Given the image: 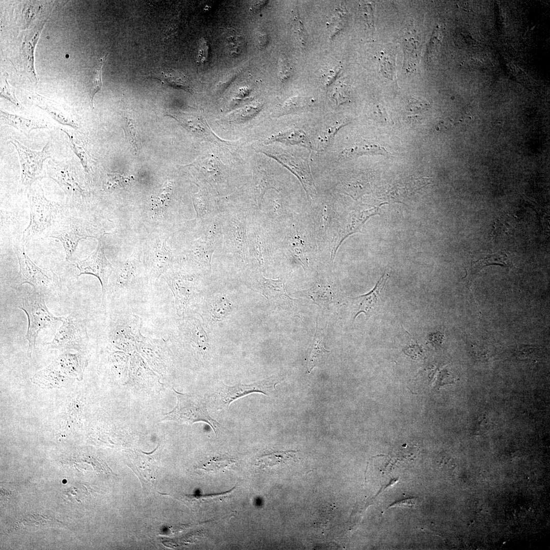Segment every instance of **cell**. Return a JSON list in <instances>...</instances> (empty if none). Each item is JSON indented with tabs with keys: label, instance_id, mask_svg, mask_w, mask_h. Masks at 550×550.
<instances>
[{
	"label": "cell",
	"instance_id": "cell-1",
	"mask_svg": "<svg viewBox=\"0 0 550 550\" xmlns=\"http://www.w3.org/2000/svg\"><path fill=\"white\" fill-rule=\"evenodd\" d=\"M252 213L250 208L219 205L224 251L244 263L248 261V218Z\"/></svg>",
	"mask_w": 550,
	"mask_h": 550
},
{
	"label": "cell",
	"instance_id": "cell-2",
	"mask_svg": "<svg viewBox=\"0 0 550 550\" xmlns=\"http://www.w3.org/2000/svg\"><path fill=\"white\" fill-rule=\"evenodd\" d=\"M47 174L64 192L69 210L81 212L86 206L89 191L87 187L86 176L81 174L76 162L71 160L50 159L47 166Z\"/></svg>",
	"mask_w": 550,
	"mask_h": 550
},
{
	"label": "cell",
	"instance_id": "cell-3",
	"mask_svg": "<svg viewBox=\"0 0 550 550\" xmlns=\"http://www.w3.org/2000/svg\"><path fill=\"white\" fill-rule=\"evenodd\" d=\"M141 267L136 260L127 261L114 268L109 277L104 296L115 308H125L127 305L142 299V285L140 281Z\"/></svg>",
	"mask_w": 550,
	"mask_h": 550
},
{
	"label": "cell",
	"instance_id": "cell-4",
	"mask_svg": "<svg viewBox=\"0 0 550 550\" xmlns=\"http://www.w3.org/2000/svg\"><path fill=\"white\" fill-rule=\"evenodd\" d=\"M27 196L31 209L30 221L22 233L24 244L45 233L48 234L65 210L59 203L45 198L38 181L29 189Z\"/></svg>",
	"mask_w": 550,
	"mask_h": 550
},
{
	"label": "cell",
	"instance_id": "cell-5",
	"mask_svg": "<svg viewBox=\"0 0 550 550\" xmlns=\"http://www.w3.org/2000/svg\"><path fill=\"white\" fill-rule=\"evenodd\" d=\"M101 234L97 228L80 215V213L65 210L47 236L59 240L65 251L66 259L72 256L79 241L89 237L97 238Z\"/></svg>",
	"mask_w": 550,
	"mask_h": 550
},
{
	"label": "cell",
	"instance_id": "cell-6",
	"mask_svg": "<svg viewBox=\"0 0 550 550\" xmlns=\"http://www.w3.org/2000/svg\"><path fill=\"white\" fill-rule=\"evenodd\" d=\"M142 320L126 309L115 308L109 317L107 326L108 346L126 351L137 348L142 336Z\"/></svg>",
	"mask_w": 550,
	"mask_h": 550
},
{
	"label": "cell",
	"instance_id": "cell-7",
	"mask_svg": "<svg viewBox=\"0 0 550 550\" xmlns=\"http://www.w3.org/2000/svg\"><path fill=\"white\" fill-rule=\"evenodd\" d=\"M45 296L33 291L21 298L18 308L25 313L28 320L26 339L28 341V356L31 358L41 330L51 328L62 322L64 317H57L48 309Z\"/></svg>",
	"mask_w": 550,
	"mask_h": 550
},
{
	"label": "cell",
	"instance_id": "cell-8",
	"mask_svg": "<svg viewBox=\"0 0 550 550\" xmlns=\"http://www.w3.org/2000/svg\"><path fill=\"white\" fill-rule=\"evenodd\" d=\"M22 240L16 238L13 248L19 264L20 284L30 285L34 291L42 295H51L60 289L59 277L51 269L36 265L25 251Z\"/></svg>",
	"mask_w": 550,
	"mask_h": 550
},
{
	"label": "cell",
	"instance_id": "cell-9",
	"mask_svg": "<svg viewBox=\"0 0 550 550\" xmlns=\"http://www.w3.org/2000/svg\"><path fill=\"white\" fill-rule=\"evenodd\" d=\"M177 403L174 409L164 415L162 421H172L180 424L191 425L204 422L212 427L215 435L222 425L209 415L205 397L196 394H182L174 389Z\"/></svg>",
	"mask_w": 550,
	"mask_h": 550
},
{
	"label": "cell",
	"instance_id": "cell-10",
	"mask_svg": "<svg viewBox=\"0 0 550 550\" xmlns=\"http://www.w3.org/2000/svg\"><path fill=\"white\" fill-rule=\"evenodd\" d=\"M12 144L19 155L21 168L19 182V191H28L36 181L46 177L43 170L44 161L51 156L49 144L47 143L41 151H35L25 147L15 139L9 141Z\"/></svg>",
	"mask_w": 550,
	"mask_h": 550
},
{
	"label": "cell",
	"instance_id": "cell-11",
	"mask_svg": "<svg viewBox=\"0 0 550 550\" xmlns=\"http://www.w3.org/2000/svg\"><path fill=\"white\" fill-rule=\"evenodd\" d=\"M89 342L87 321L78 315L64 317L52 339L46 343L50 349L84 350Z\"/></svg>",
	"mask_w": 550,
	"mask_h": 550
},
{
	"label": "cell",
	"instance_id": "cell-12",
	"mask_svg": "<svg viewBox=\"0 0 550 550\" xmlns=\"http://www.w3.org/2000/svg\"><path fill=\"white\" fill-rule=\"evenodd\" d=\"M278 382L276 379L271 377L250 384L239 383L234 386L222 383L215 394L217 407L218 410L228 408L234 401L253 393L269 396L276 389Z\"/></svg>",
	"mask_w": 550,
	"mask_h": 550
},
{
	"label": "cell",
	"instance_id": "cell-13",
	"mask_svg": "<svg viewBox=\"0 0 550 550\" xmlns=\"http://www.w3.org/2000/svg\"><path fill=\"white\" fill-rule=\"evenodd\" d=\"M164 278L174 296L178 316L183 317L186 308L198 294L196 277L177 271H167Z\"/></svg>",
	"mask_w": 550,
	"mask_h": 550
},
{
	"label": "cell",
	"instance_id": "cell-14",
	"mask_svg": "<svg viewBox=\"0 0 550 550\" xmlns=\"http://www.w3.org/2000/svg\"><path fill=\"white\" fill-rule=\"evenodd\" d=\"M98 240L96 249L87 258L78 261L76 264V267L78 276L91 274L98 278L101 285L103 298L114 268L105 256L102 241L99 239Z\"/></svg>",
	"mask_w": 550,
	"mask_h": 550
},
{
	"label": "cell",
	"instance_id": "cell-15",
	"mask_svg": "<svg viewBox=\"0 0 550 550\" xmlns=\"http://www.w3.org/2000/svg\"><path fill=\"white\" fill-rule=\"evenodd\" d=\"M126 453V464L140 479L146 492L154 490L157 477V465L152 455L138 450H129Z\"/></svg>",
	"mask_w": 550,
	"mask_h": 550
},
{
	"label": "cell",
	"instance_id": "cell-16",
	"mask_svg": "<svg viewBox=\"0 0 550 550\" xmlns=\"http://www.w3.org/2000/svg\"><path fill=\"white\" fill-rule=\"evenodd\" d=\"M389 274L383 273L368 293L350 298L353 321L361 313L367 318L379 311L384 302V291Z\"/></svg>",
	"mask_w": 550,
	"mask_h": 550
},
{
	"label": "cell",
	"instance_id": "cell-17",
	"mask_svg": "<svg viewBox=\"0 0 550 550\" xmlns=\"http://www.w3.org/2000/svg\"><path fill=\"white\" fill-rule=\"evenodd\" d=\"M291 172L299 180L308 198L313 200L317 191L309 164L302 158L288 154L270 155Z\"/></svg>",
	"mask_w": 550,
	"mask_h": 550
},
{
	"label": "cell",
	"instance_id": "cell-18",
	"mask_svg": "<svg viewBox=\"0 0 550 550\" xmlns=\"http://www.w3.org/2000/svg\"><path fill=\"white\" fill-rule=\"evenodd\" d=\"M377 214L378 207H377L351 210L343 223L342 227L339 228L337 236L334 238L335 240L332 251V260L334 259L343 241L348 236L360 231L369 218Z\"/></svg>",
	"mask_w": 550,
	"mask_h": 550
},
{
	"label": "cell",
	"instance_id": "cell-19",
	"mask_svg": "<svg viewBox=\"0 0 550 550\" xmlns=\"http://www.w3.org/2000/svg\"><path fill=\"white\" fill-rule=\"evenodd\" d=\"M153 248L146 256L145 265L148 275L158 279L171 266L173 256L164 240L156 243Z\"/></svg>",
	"mask_w": 550,
	"mask_h": 550
},
{
	"label": "cell",
	"instance_id": "cell-20",
	"mask_svg": "<svg viewBox=\"0 0 550 550\" xmlns=\"http://www.w3.org/2000/svg\"><path fill=\"white\" fill-rule=\"evenodd\" d=\"M29 97L37 106L46 111L59 123L75 129L78 128V124L71 114L55 101L36 93H31Z\"/></svg>",
	"mask_w": 550,
	"mask_h": 550
},
{
	"label": "cell",
	"instance_id": "cell-21",
	"mask_svg": "<svg viewBox=\"0 0 550 550\" xmlns=\"http://www.w3.org/2000/svg\"><path fill=\"white\" fill-rule=\"evenodd\" d=\"M183 126L193 133L210 141H222L214 134L206 121L201 117L186 114L174 115Z\"/></svg>",
	"mask_w": 550,
	"mask_h": 550
},
{
	"label": "cell",
	"instance_id": "cell-22",
	"mask_svg": "<svg viewBox=\"0 0 550 550\" xmlns=\"http://www.w3.org/2000/svg\"><path fill=\"white\" fill-rule=\"evenodd\" d=\"M60 129L68 136L69 146L78 158L87 179L90 180L92 172L91 159L81 136L73 130L62 128Z\"/></svg>",
	"mask_w": 550,
	"mask_h": 550
},
{
	"label": "cell",
	"instance_id": "cell-23",
	"mask_svg": "<svg viewBox=\"0 0 550 550\" xmlns=\"http://www.w3.org/2000/svg\"><path fill=\"white\" fill-rule=\"evenodd\" d=\"M43 22L33 29L25 36L22 45V54L26 71L33 80H37L34 66V51L40 34L44 25Z\"/></svg>",
	"mask_w": 550,
	"mask_h": 550
},
{
	"label": "cell",
	"instance_id": "cell-24",
	"mask_svg": "<svg viewBox=\"0 0 550 550\" xmlns=\"http://www.w3.org/2000/svg\"><path fill=\"white\" fill-rule=\"evenodd\" d=\"M1 122L3 125L12 126L27 135L32 130L46 128V124L23 117L12 114L1 109Z\"/></svg>",
	"mask_w": 550,
	"mask_h": 550
},
{
	"label": "cell",
	"instance_id": "cell-25",
	"mask_svg": "<svg viewBox=\"0 0 550 550\" xmlns=\"http://www.w3.org/2000/svg\"><path fill=\"white\" fill-rule=\"evenodd\" d=\"M389 153L383 147L378 144L363 141L343 150L340 154V157L351 159L362 155H388Z\"/></svg>",
	"mask_w": 550,
	"mask_h": 550
},
{
	"label": "cell",
	"instance_id": "cell-26",
	"mask_svg": "<svg viewBox=\"0 0 550 550\" xmlns=\"http://www.w3.org/2000/svg\"><path fill=\"white\" fill-rule=\"evenodd\" d=\"M56 362L63 371L78 376L86 367L87 359L80 353H66L60 356Z\"/></svg>",
	"mask_w": 550,
	"mask_h": 550
},
{
	"label": "cell",
	"instance_id": "cell-27",
	"mask_svg": "<svg viewBox=\"0 0 550 550\" xmlns=\"http://www.w3.org/2000/svg\"><path fill=\"white\" fill-rule=\"evenodd\" d=\"M258 285L262 294L268 299L282 296L290 298L286 292L285 281L283 280L267 279L262 276L258 279Z\"/></svg>",
	"mask_w": 550,
	"mask_h": 550
},
{
	"label": "cell",
	"instance_id": "cell-28",
	"mask_svg": "<svg viewBox=\"0 0 550 550\" xmlns=\"http://www.w3.org/2000/svg\"><path fill=\"white\" fill-rule=\"evenodd\" d=\"M270 142H278L292 145H301L308 149L311 147L306 133L300 129H292L272 135Z\"/></svg>",
	"mask_w": 550,
	"mask_h": 550
},
{
	"label": "cell",
	"instance_id": "cell-29",
	"mask_svg": "<svg viewBox=\"0 0 550 550\" xmlns=\"http://www.w3.org/2000/svg\"><path fill=\"white\" fill-rule=\"evenodd\" d=\"M346 124L347 123L344 121H338L323 129L315 140V150L319 152L325 150L333 141L338 131Z\"/></svg>",
	"mask_w": 550,
	"mask_h": 550
},
{
	"label": "cell",
	"instance_id": "cell-30",
	"mask_svg": "<svg viewBox=\"0 0 550 550\" xmlns=\"http://www.w3.org/2000/svg\"><path fill=\"white\" fill-rule=\"evenodd\" d=\"M329 351L324 347L323 338L317 330L312 342V349L308 362V370L310 371L319 365L325 359Z\"/></svg>",
	"mask_w": 550,
	"mask_h": 550
},
{
	"label": "cell",
	"instance_id": "cell-31",
	"mask_svg": "<svg viewBox=\"0 0 550 550\" xmlns=\"http://www.w3.org/2000/svg\"><path fill=\"white\" fill-rule=\"evenodd\" d=\"M235 461L229 457L222 456L210 458L198 467L207 473H219L230 470Z\"/></svg>",
	"mask_w": 550,
	"mask_h": 550
},
{
	"label": "cell",
	"instance_id": "cell-32",
	"mask_svg": "<svg viewBox=\"0 0 550 550\" xmlns=\"http://www.w3.org/2000/svg\"><path fill=\"white\" fill-rule=\"evenodd\" d=\"M174 187L172 181H168L161 189L156 195L152 196V205L153 210L161 213L169 205Z\"/></svg>",
	"mask_w": 550,
	"mask_h": 550
},
{
	"label": "cell",
	"instance_id": "cell-33",
	"mask_svg": "<svg viewBox=\"0 0 550 550\" xmlns=\"http://www.w3.org/2000/svg\"><path fill=\"white\" fill-rule=\"evenodd\" d=\"M404 67L407 71L413 72L416 70L419 55V44L414 38H409L404 44Z\"/></svg>",
	"mask_w": 550,
	"mask_h": 550
},
{
	"label": "cell",
	"instance_id": "cell-34",
	"mask_svg": "<svg viewBox=\"0 0 550 550\" xmlns=\"http://www.w3.org/2000/svg\"><path fill=\"white\" fill-rule=\"evenodd\" d=\"M315 102L313 98L307 97H293L287 100L281 107L280 116L289 114L310 107Z\"/></svg>",
	"mask_w": 550,
	"mask_h": 550
},
{
	"label": "cell",
	"instance_id": "cell-35",
	"mask_svg": "<svg viewBox=\"0 0 550 550\" xmlns=\"http://www.w3.org/2000/svg\"><path fill=\"white\" fill-rule=\"evenodd\" d=\"M508 256L505 253H497L487 256L474 262L472 264L471 272L475 275L483 267L490 264H497L507 266L510 264Z\"/></svg>",
	"mask_w": 550,
	"mask_h": 550
},
{
	"label": "cell",
	"instance_id": "cell-36",
	"mask_svg": "<svg viewBox=\"0 0 550 550\" xmlns=\"http://www.w3.org/2000/svg\"><path fill=\"white\" fill-rule=\"evenodd\" d=\"M232 304L230 301L225 296L215 299L209 307V311L212 316L215 319L221 320L226 316L231 311Z\"/></svg>",
	"mask_w": 550,
	"mask_h": 550
},
{
	"label": "cell",
	"instance_id": "cell-37",
	"mask_svg": "<svg viewBox=\"0 0 550 550\" xmlns=\"http://www.w3.org/2000/svg\"><path fill=\"white\" fill-rule=\"evenodd\" d=\"M106 56L107 54L100 59L97 67L95 70L91 81L89 95L91 107L93 109L94 108L93 99L94 96L101 90L102 86L101 80V70Z\"/></svg>",
	"mask_w": 550,
	"mask_h": 550
},
{
	"label": "cell",
	"instance_id": "cell-38",
	"mask_svg": "<svg viewBox=\"0 0 550 550\" xmlns=\"http://www.w3.org/2000/svg\"><path fill=\"white\" fill-rule=\"evenodd\" d=\"M129 182V177L123 174L116 172H108L103 183V188L105 191H112L124 186Z\"/></svg>",
	"mask_w": 550,
	"mask_h": 550
},
{
	"label": "cell",
	"instance_id": "cell-39",
	"mask_svg": "<svg viewBox=\"0 0 550 550\" xmlns=\"http://www.w3.org/2000/svg\"><path fill=\"white\" fill-rule=\"evenodd\" d=\"M160 80L173 87H182L184 89L189 88V83L186 77L182 74L178 73H165L161 72L160 75L153 77Z\"/></svg>",
	"mask_w": 550,
	"mask_h": 550
},
{
	"label": "cell",
	"instance_id": "cell-40",
	"mask_svg": "<svg viewBox=\"0 0 550 550\" xmlns=\"http://www.w3.org/2000/svg\"><path fill=\"white\" fill-rule=\"evenodd\" d=\"M235 488V486L232 488L230 490H228L225 492L220 493L206 494V495H189L185 496V500L189 503H203L205 502L206 503L207 502L209 503H214L217 501H221L224 499L227 498L229 496Z\"/></svg>",
	"mask_w": 550,
	"mask_h": 550
},
{
	"label": "cell",
	"instance_id": "cell-41",
	"mask_svg": "<svg viewBox=\"0 0 550 550\" xmlns=\"http://www.w3.org/2000/svg\"><path fill=\"white\" fill-rule=\"evenodd\" d=\"M260 104L244 107L233 114L232 120L239 122L248 120L256 116L260 111Z\"/></svg>",
	"mask_w": 550,
	"mask_h": 550
},
{
	"label": "cell",
	"instance_id": "cell-42",
	"mask_svg": "<svg viewBox=\"0 0 550 550\" xmlns=\"http://www.w3.org/2000/svg\"><path fill=\"white\" fill-rule=\"evenodd\" d=\"M331 97L336 102V104L339 106L349 99V93L347 87L342 84H338L333 87L329 91Z\"/></svg>",
	"mask_w": 550,
	"mask_h": 550
},
{
	"label": "cell",
	"instance_id": "cell-43",
	"mask_svg": "<svg viewBox=\"0 0 550 550\" xmlns=\"http://www.w3.org/2000/svg\"><path fill=\"white\" fill-rule=\"evenodd\" d=\"M127 138L132 152L137 154L139 153L140 142L139 141L136 129L130 120L127 121L126 125Z\"/></svg>",
	"mask_w": 550,
	"mask_h": 550
},
{
	"label": "cell",
	"instance_id": "cell-44",
	"mask_svg": "<svg viewBox=\"0 0 550 550\" xmlns=\"http://www.w3.org/2000/svg\"><path fill=\"white\" fill-rule=\"evenodd\" d=\"M346 11L343 8H339L336 10L335 15L333 17L331 24L332 25V35L335 36L340 30L342 29L345 21Z\"/></svg>",
	"mask_w": 550,
	"mask_h": 550
},
{
	"label": "cell",
	"instance_id": "cell-45",
	"mask_svg": "<svg viewBox=\"0 0 550 550\" xmlns=\"http://www.w3.org/2000/svg\"><path fill=\"white\" fill-rule=\"evenodd\" d=\"M292 74V69L288 61L285 59H281L279 62V70L278 77L282 82L288 80Z\"/></svg>",
	"mask_w": 550,
	"mask_h": 550
},
{
	"label": "cell",
	"instance_id": "cell-46",
	"mask_svg": "<svg viewBox=\"0 0 550 550\" xmlns=\"http://www.w3.org/2000/svg\"><path fill=\"white\" fill-rule=\"evenodd\" d=\"M1 95L9 100L15 105L19 106V102L15 97L14 89L8 83L7 80L5 81V83L1 87Z\"/></svg>",
	"mask_w": 550,
	"mask_h": 550
},
{
	"label": "cell",
	"instance_id": "cell-47",
	"mask_svg": "<svg viewBox=\"0 0 550 550\" xmlns=\"http://www.w3.org/2000/svg\"><path fill=\"white\" fill-rule=\"evenodd\" d=\"M429 105L425 101L412 99L409 102L407 108L409 111L416 113L425 111L428 109Z\"/></svg>",
	"mask_w": 550,
	"mask_h": 550
},
{
	"label": "cell",
	"instance_id": "cell-48",
	"mask_svg": "<svg viewBox=\"0 0 550 550\" xmlns=\"http://www.w3.org/2000/svg\"><path fill=\"white\" fill-rule=\"evenodd\" d=\"M295 23V33L296 34L298 40L300 42L302 45H304L306 41V32L305 31L302 23H301L298 15L296 16Z\"/></svg>",
	"mask_w": 550,
	"mask_h": 550
},
{
	"label": "cell",
	"instance_id": "cell-49",
	"mask_svg": "<svg viewBox=\"0 0 550 550\" xmlns=\"http://www.w3.org/2000/svg\"><path fill=\"white\" fill-rule=\"evenodd\" d=\"M363 13L364 17L368 23L369 29H372L373 27V10L371 6L366 4L363 7Z\"/></svg>",
	"mask_w": 550,
	"mask_h": 550
},
{
	"label": "cell",
	"instance_id": "cell-50",
	"mask_svg": "<svg viewBox=\"0 0 550 550\" xmlns=\"http://www.w3.org/2000/svg\"><path fill=\"white\" fill-rule=\"evenodd\" d=\"M208 45L206 41L203 40L199 50V60L203 63L207 61L208 56Z\"/></svg>",
	"mask_w": 550,
	"mask_h": 550
},
{
	"label": "cell",
	"instance_id": "cell-51",
	"mask_svg": "<svg viewBox=\"0 0 550 550\" xmlns=\"http://www.w3.org/2000/svg\"><path fill=\"white\" fill-rule=\"evenodd\" d=\"M415 504V499H409L394 503L391 507H413Z\"/></svg>",
	"mask_w": 550,
	"mask_h": 550
},
{
	"label": "cell",
	"instance_id": "cell-52",
	"mask_svg": "<svg viewBox=\"0 0 550 550\" xmlns=\"http://www.w3.org/2000/svg\"><path fill=\"white\" fill-rule=\"evenodd\" d=\"M258 44L260 47H264L268 42V36L265 34H260L258 36Z\"/></svg>",
	"mask_w": 550,
	"mask_h": 550
}]
</instances>
